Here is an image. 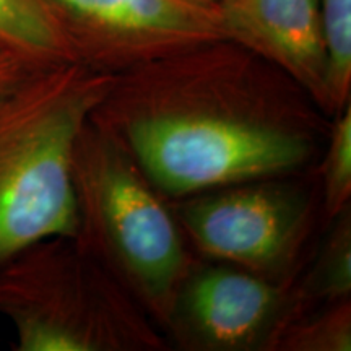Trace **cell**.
Listing matches in <instances>:
<instances>
[{"instance_id": "9a60e30c", "label": "cell", "mask_w": 351, "mask_h": 351, "mask_svg": "<svg viewBox=\"0 0 351 351\" xmlns=\"http://www.w3.org/2000/svg\"><path fill=\"white\" fill-rule=\"evenodd\" d=\"M189 2L200 3V5H217V2H215V0H189Z\"/></svg>"}, {"instance_id": "8992f818", "label": "cell", "mask_w": 351, "mask_h": 351, "mask_svg": "<svg viewBox=\"0 0 351 351\" xmlns=\"http://www.w3.org/2000/svg\"><path fill=\"white\" fill-rule=\"evenodd\" d=\"M78 62L119 75L225 39L218 5L189 0H41Z\"/></svg>"}, {"instance_id": "277c9868", "label": "cell", "mask_w": 351, "mask_h": 351, "mask_svg": "<svg viewBox=\"0 0 351 351\" xmlns=\"http://www.w3.org/2000/svg\"><path fill=\"white\" fill-rule=\"evenodd\" d=\"M0 314L19 351H165L168 339L75 236H52L0 270Z\"/></svg>"}, {"instance_id": "2e32d148", "label": "cell", "mask_w": 351, "mask_h": 351, "mask_svg": "<svg viewBox=\"0 0 351 351\" xmlns=\"http://www.w3.org/2000/svg\"><path fill=\"white\" fill-rule=\"evenodd\" d=\"M215 2H217V3H218V2H219V0H215Z\"/></svg>"}, {"instance_id": "ba28073f", "label": "cell", "mask_w": 351, "mask_h": 351, "mask_svg": "<svg viewBox=\"0 0 351 351\" xmlns=\"http://www.w3.org/2000/svg\"><path fill=\"white\" fill-rule=\"evenodd\" d=\"M225 39L295 80L328 114V56L319 0H219Z\"/></svg>"}, {"instance_id": "8fae6325", "label": "cell", "mask_w": 351, "mask_h": 351, "mask_svg": "<svg viewBox=\"0 0 351 351\" xmlns=\"http://www.w3.org/2000/svg\"><path fill=\"white\" fill-rule=\"evenodd\" d=\"M350 298L326 302L291 319L276 337L271 351H350Z\"/></svg>"}, {"instance_id": "30bf717a", "label": "cell", "mask_w": 351, "mask_h": 351, "mask_svg": "<svg viewBox=\"0 0 351 351\" xmlns=\"http://www.w3.org/2000/svg\"><path fill=\"white\" fill-rule=\"evenodd\" d=\"M314 263L293 287L301 314L320 304L351 298V210L332 219Z\"/></svg>"}, {"instance_id": "4fadbf2b", "label": "cell", "mask_w": 351, "mask_h": 351, "mask_svg": "<svg viewBox=\"0 0 351 351\" xmlns=\"http://www.w3.org/2000/svg\"><path fill=\"white\" fill-rule=\"evenodd\" d=\"M328 56L330 119L351 103V0H319Z\"/></svg>"}, {"instance_id": "52a82bcc", "label": "cell", "mask_w": 351, "mask_h": 351, "mask_svg": "<svg viewBox=\"0 0 351 351\" xmlns=\"http://www.w3.org/2000/svg\"><path fill=\"white\" fill-rule=\"evenodd\" d=\"M293 283L269 282L225 262H197L179 288L165 335L189 351H271L283 327L301 314Z\"/></svg>"}, {"instance_id": "3957f363", "label": "cell", "mask_w": 351, "mask_h": 351, "mask_svg": "<svg viewBox=\"0 0 351 351\" xmlns=\"http://www.w3.org/2000/svg\"><path fill=\"white\" fill-rule=\"evenodd\" d=\"M75 239L165 328L176 296L194 269L168 199L119 143L88 119L72 156Z\"/></svg>"}, {"instance_id": "6da1fadb", "label": "cell", "mask_w": 351, "mask_h": 351, "mask_svg": "<svg viewBox=\"0 0 351 351\" xmlns=\"http://www.w3.org/2000/svg\"><path fill=\"white\" fill-rule=\"evenodd\" d=\"M90 121L169 202L301 173L332 127L295 80L230 39L119 73Z\"/></svg>"}, {"instance_id": "7c38bea8", "label": "cell", "mask_w": 351, "mask_h": 351, "mask_svg": "<svg viewBox=\"0 0 351 351\" xmlns=\"http://www.w3.org/2000/svg\"><path fill=\"white\" fill-rule=\"evenodd\" d=\"M322 213L328 221L351 207V103L332 119L330 134L320 153Z\"/></svg>"}, {"instance_id": "5b68a950", "label": "cell", "mask_w": 351, "mask_h": 351, "mask_svg": "<svg viewBox=\"0 0 351 351\" xmlns=\"http://www.w3.org/2000/svg\"><path fill=\"white\" fill-rule=\"evenodd\" d=\"M289 176L171 200L191 249L275 283H293L315 221L313 189Z\"/></svg>"}, {"instance_id": "5bb4252c", "label": "cell", "mask_w": 351, "mask_h": 351, "mask_svg": "<svg viewBox=\"0 0 351 351\" xmlns=\"http://www.w3.org/2000/svg\"><path fill=\"white\" fill-rule=\"evenodd\" d=\"M46 65L51 64L39 62L0 44V98L23 82L26 77Z\"/></svg>"}, {"instance_id": "7a4b0ae2", "label": "cell", "mask_w": 351, "mask_h": 351, "mask_svg": "<svg viewBox=\"0 0 351 351\" xmlns=\"http://www.w3.org/2000/svg\"><path fill=\"white\" fill-rule=\"evenodd\" d=\"M114 77L69 60L0 98V270L38 241L77 234L73 147Z\"/></svg>"}, {"instance_id": "9c48e42d", "label": "cell", "mask_w": 351, "mask_h": 351, "mask_svg": "<svg viewBox=\"0 0 351 351\" xmlns=\"http://www.w3.org/2000/svg\"><path fill=\"white\" fill-rule=\"evenodd\" d=\"M0 44L44 64L75 60L41 0H0Z\"/></svg>"}]
</instances>
